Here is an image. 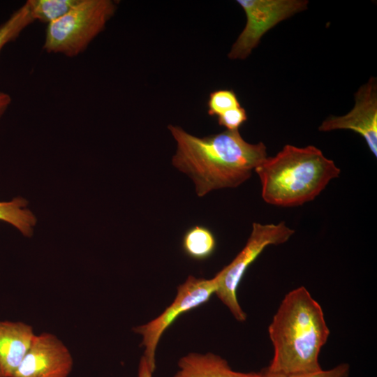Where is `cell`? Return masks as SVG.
Listing matches in <instances>:
<instances>
[{"instance_id":"cell-1","label":"cell","mask_w":377,"mask_h":377,"mask_svg":"<svg viewBox=\"0 0 377 377\" xmlns=\"http://www.w3.org/2000/svg\"><path fill=\"white\" fill-rule=\"evenodd\" d=\"M168 128L177 145L172 163L193 180L199 197L214 190L239 186L267 157L263 142H246L239 130L200 138L178 126L169 125Z\"/></svg>"},{"instance_id":"cell-2","label":"cell","mask_w":377,"mask_h":377,"mask_svg":"<svg viewBox=\"0 0 377 377\" xmlns=\"http://www.w3.org/2000/svg\"><path fill=\"white\" fill-rule=\"evenodd\" d=\"M274 355L267 370L289 376L322 369L330 330L320 305L303 286L287 293L268 327Z\"/></svg>"},{"instance_id":"cell-3","label":"cell","mask_w":377,"mask_h":377,"mask_svg":"<svg viewBox=\"0 0 377 377\" xmlns=\"http://www.w3.org/2000/svg\"><path fill=\"white\" fill-rule=\"evenodd\" d=\"M265 202L293 207L313 200L341 170L313 145H286L274 156L267 157L256 169Z\"/></svg>"},{"instance_id":"cell-4","label":"cell","mask_w":377,"mask_h":377,"mask_svg":"<svg viewBox=\"0 0 377 377\" xmlns=\"http://www.w3.org/2000/svg\"><path fill=\"white\" fill-rule=\"evenodd\" d=\"M111 0H80L67 14L47 24L43 49L73 57L84 52L114 15Z\"/></svg>"},{"instance_id":"cell-5","label":"cell","mask_w":377,"mask_h":377,"mask_svg":"<svg viewBox=\"0 0 377 377\" xmlns=\"http://www.w3.org/2000/svg\"><path fill=\"white\" fill-rule=\"evenodd\" d=\"M294 232L283 221L277 224L253 223L244 247L231 263L216 274L218 288L214 294L237 320L243 322L246 319V314L237 298L238 286L246 269L267 246L286 242Z\"/></svg>"},{"instance_id":"cell-6","label":"cell","mask_w":377,"mask_h":377,"mask_svg":"<svg viewBox=\"0 0 377 377\" xmlns=\"http://www.w3.org/2000/svg\"><path fill=\"white\" fill-rule=\"evenodd\" d=\"M218 288L216 275L212 279L188 276L177 287L173 302L158 316L147 323L137 326L133 332L142 337L144 357L154 373L156 369V350L164 332L182 314L207 302Z\"/></svg>"},{"instance_id":"cell-7","label":"cell","mask_w":377,"mask_h":377,"mask_svg":"<svg viewBox=\"0 0 377 377\" xmlns=\"http://www.w3.org/2000/svg\"><path fill=\"white\" fill-rule=\"evenodd\" d=\"M244 11V28L231 47L230 59H245L263 36L283 20L307 8L306 0H237Z\"/></svg>"},{"instance_id":"cell-8","label":"cell","mask_w":377,"mask_h":377,"mask_svg":"<svg viewBox=\"0 0 377 377\" xmlns=\"http://www.w3.org/2000/svg\"><path fill=\"white\" fill-rule=\"evenodd\" d=\"M346 129L360 135L371 153L377 156V80L371 77L355 94V105L347 114L330 115L318 126L327 132Z\"/></svg>"},{"instance_id":"cell-9","label":"cell","mask_w":377,"mask_h":377,"mask_svg":"<svg viewBox=\"0 0 377 377\" xmlns=\"http://www.w3.org/2000/svg\"><path fill=\"white\" fill-rule=\"evenodd\" d=\"M73 359L66 346L54 334H36L12 377H68Z\"/></svg>"},{"instance_id":"cell-10","label":"cell","mask_w":377,"mask_h":377,"mask_svg":"<svg viewBox=\"0 0 377 377\" xmlns=\"http://www.w3.org/2000/svg\"><path fill=\"white\" fill-rule=\"evenodd\" d=\"M35 335L26 323L0 321V377L13 376Z\"/></svg>"},{"instance_id":"cell-11","label":"cell","mask_w":377,"mask_h":377,"mask_svg":"<svg viewBox=\"0 0 377 377\" xmlns=\"http://www.w3.org/2000/svg\"><path fill=\"white\" fill-rule=\"evenodd\" d=\"M179 370L172 377H258V372H240L233 370L228 362L212 353H190L181 357Z\"/></svg>"},{"instance_id":"cell-12","label":"cell","mask_w":377,"mask_h":377,"mask_svg":"<svg viewBox=\"0 0 377 377\" xmlns=\"http://www.w3.org/2000/svg\"><path fill=\"white\" fill-rule=\"evenodd\" d=\"M27 202L22 198H15L8 202H0V221L15 227L23 235L31 236L36 219L26 208Z\"/></svg>"},{"instance_id":"cell-13","label":"cell","mask_w":377,"mask_h":377,"mask_svg":"<svg viewBox=\"0 0 377 377\" xmlns=\"http://www.w3.org/2000/svg\"><path fill=\"white\" fill-rule=\"evenodd\" d=\"M216 239L212 232L202 226L189 228L184 235L182 247L187 256L195 260H205L216 249Z\"/></svg>"},{"instance_id":"cell-14","label":"cell","mask_w":377,"mask_h":377,"mask_svg":"<svg viewBox=\"0 0 377 377\" xmlns=\"http://www.w3.org/2000/svg\"><path fill=\"white\" fill-rule=\"evenodd\" d=\"M80 0H28L34 20L47 24L71 10Z\"/></svg>"},{"instance_id":"cell-15","label":"cell","mask_w":377,"mask_h":377,"mask_svg":"<svg viewBox=\"0 0 377 377\" xmlns=\"http://www.w3.org/2000/svg\"><path fill=\"white\" fill-rule=\"evenodd\" d=\"M34 22L27 1L0 25V53L3 47L15 41Z\"/></svg>"},{"instance_id":"cell-16","label":"cell","mask_w":377,"mask_h":377,"mask_svg":"<svg viewBox=\"0 0 377 377\" xmlns=\"http://www.w3.org/2000/svg\"><path fill=\"white\" fill-rule=\"evenodd\" d=\"M240 103L236 94L230 89H220L212 91L207 101L208 114L219 117L223 112L239 107Z\"/></svg>"},{"instance_id":"cell-17","label":"cell","mask_w":377,"mask_h":377,"mask_svg":"<svg viewBox=\"0 0 377 377\" xmlns=\"http://www.w3.org/2000/svg\"><path fill=\"white\" fill-rule=\"evenodd\" d=\"M218 123L226 130H239V128L247 120V114L242 106L229 110L219 117Z\"/></svg>"},{"instance_id":"cell-18","label":"cell","mask_w":377,"mask_h":377,"mask_svg":"<svg viewBox=\"0 0 377 377\" xmlns=\"http://www.w3.org/2000/svg\"><path fill=\"white\" fill-rule=\"evenodd\" d=\"M350 366L348 363H341L336 367L320 371L291 375L287 377H348Z\"/></svg>"},{"instance_id":"cell-19","label":"cell","mask_w":377,"mask_h":377,"mask_svg":"<svg viewBox=\"0 0 377 377\" xmlns=\"http://www.w3.org/2000/svg\"><path fill=\"white\" fill-rule=\"evenodd\" d=\"M152 374L146 358L142 356L139 362L138 377H152Z\"/></svg>"},{"instance_id":"cell-20","label":"cell","mask_w":377,"mask_h":377,"mask_svg":"<svg viewBox=\"0 0 377 377\" xmlns=\"http://www.w3.org/2000/svg\"><path fill=\"white\" fill-rule=\"evenodd\" d=\"M11 97L7 93L0 91V119L10 105Z\"/></svg>"},{"instance_id":"cell-21","label":"cell","mask_w":377,"mask_h":377,"mask_svg":"<svg viewBox=\"0 0 377 377\" xmlns=\"http://www.w3.org/2000/svg\"><path fill=\"white\" fill-rule=\"evenodd\" d=\"M258 377H287L285 375L272 373L267 370V368L263 369L260 372H258Z\"/></svg>"}]
</instances>
